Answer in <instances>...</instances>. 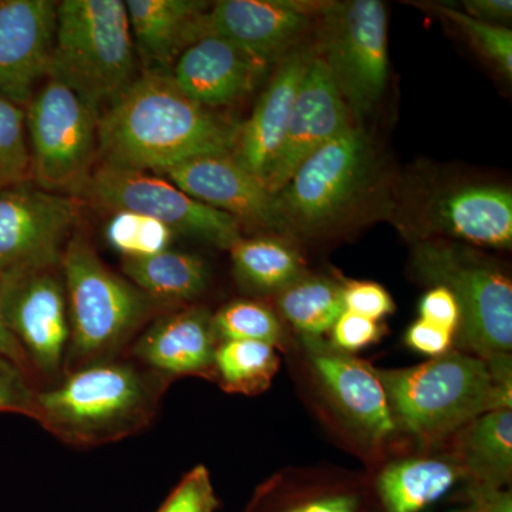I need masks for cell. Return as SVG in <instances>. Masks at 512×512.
<instances>
[{
    "label": "cell",
    "instance_id": "1",
    "mask_svg": "<svg viewBox=\"0 0 512 512\" xmlns=\"http://www.w3.org/2000/svg\"><path fill=\"white\" fill-rule=\"evenodd\" d=\"M239 127L191 100L170 73L147 70L101 111L99 156L160 174L192 158L231 154Z\"/></svg>",
    "mask_w": 512,
    "mask_h": 512
},
{
    "label": "cell",
    "instance_id": "2",
    "mask_svg": "<svg viewBox=\"0 0 512 512\" xmlns=\"http://www.w3.org/2000/svg\"><path fill=\"white\" fill-rule=\"evenodd\" d=\"M170 382L130 363H93L37 392L35 420L70 446L114 443L150 426Z\"/></svg>",
    "mask_w": 512,
    "mask_h": 512
},
{
    "label": "cell",
    "instance_id": "3",
    "mask_svg": "<svg viewBox=\"0 0 512 512\" xmlns=\"http://www.w3.org/2000/svg\"><path fill=\"white\" fill-rule=\"evenodd\" d=\"M60 269L69 306L67 373L114 360L154 315L164 311L165 306L111 271L84 238H70Z\"/></svg>",
    "mask_w": 512,
    "mask_h": 512
},
{
    "label": "cell",
    "instance_id": "4",
    "mask_svg": "<svg viewBox=\"0 0 512 512\" xmlns=\"http://www.w3.org/2000/svg\"><path fill=\"white\" fill-rule=\"evenodd\" d=\"M394 423L423 440L440 439L495 409H511V383H497L480 357L447 352L402 370H376Z\"/></svg>",
    "mask_w": 512,
    "mask_h": 512
},
{
    "label": "cell",
    "instance_id": "5",
    "mask_svg": "<svg viewBox=\"0 0 512 512\" xmlns=\"http://www.w3.org/2000/svg\"><path fill=\"white\" fill-rule=\"evenodd\" d=\"M136 72L126 2L57 3L49 77L66 84L101 113L134 82Z\"/></svg>",
    "mask_w": 512,
    "mask_h": 512
},
{
    "label": "cell",
    "instance_id": "6",
    "mask_svg": "<svg viewBox=\"0 0 512 512\" xmlns=\"http://www.w3.org/2000/svg\"><path fill=\"white\" fill-rule=\"evenodd\" d=\"M414 266L427 281L453 293L460 306L457 333L464 348L487 365L511 360L512 285L503 272L444 242L420 244Z\"/></svg>",
    "mask_w": 512,
    "mask_h": 512
},
{
    "label": "cell",
    "instance_id": "7",
    "mask_svg": "<svg viewBox=\"0 0 512 512\" xmlns=\"http://www.w3.org/2000/svg\"><path fill=\"white\" fill-rule=\"evenodd\" d=\"M32 181L73 191L99 154L100 113L60 80L49 77L25 106Z\"/></svg>",
    "mask_w": 512,
    "mask_h": 512
},
{
    "label": "cell",
    "instance_id": "8",
    "mask_svg": "<svg viewBox=\"0 0 512 512\" xmlns=\"http://www.w3.org/2000/svg\"><path fill=\"white\" fill-rule=\"evenodd\" d=\"M104 210L131 211L163 222L175 234L231 248L241 238L238 221L185 194L161 175L101 163L72 191Z\"/></svg>",
    "mask_w": 512,
    "mask_h": 512
},
{
    "label": "cell",
    "instance_id": "9",
    "mask_svg": "<svg viewBox=\"0 0 512 512\" xmlns=\"http://www.w3.org/2000/svg\"><path fill=\"white\" fill-rule=\"evenodd\" d=\"M372 167L369 141L349 126L306 158L278 194L281 228L313 231L335 221L365 188Z\"/></svg>",
    "mask_w": 512,
    "mask_h": 512
},
{
    "label": "cell",
    "instance_id": "10",
    "mask_svg": "<svg viewBox=\"0 0 512 512\" xmlns=\"http://www.w3.org/2000/svg\"><path fill=\"white\" fill-rule=\"evenodd\" d=\"M325 59L349 111L369 113L387 80V15L379 0H350L326 10Z\"/></svg>",
    "mask_w": 512,
    "mask_h": 512
},
{
    "label": "cell",
    "instance_id": "11",
    "mask_svg": "<svg viewBox=\"0 0 512 512\" xmlns=\"http://www.w3.org/2000/svg\"><path fill=\"white\" fill-rule=\"evenodd\" d=\"M79 202L28 181L0 190V276L60 266Z\"/></svg>",
    "mask_w": 512,
    "mask_h": 512
},
{
    "label": "cell",
    "instance_id": "12",
    "mask_svg": "<svg viewBox=\"0 0 512 512\" xmlns=\"http://www.w3.org/2000/svg\"><path fill=\"white\" fill-rule=\"evenodd\" d=\"M0 306L33 372L59 375L70 340L69 306L60 266L0 276Z\"/></svg>",
    "mask_w": 512,
    "mask_h": 512
},
{
    "label": "cell",
    "instance_id": "13",
    "mask_svg": "<svg viewBox=\"0 0 512 512\" xmlns=\"http://www.w3.org/2000/svg\"><path fill=\"white\" fill-rule=\"evenodd\" d=\"M349 126L348 106L328 66L320 57L311 56L296 93L284 141L265 177L268 190L278 194L306 158Z\"/></svg>",
    "mask_w": 512,
    "mask_h": 512
},
{
    "label": "cell",
    "instance_id": "14",
    "mask_svg": "<svg viewBox=\"0 0 512 512\" xmlns=\"http://www.w3.org/2000/svg\"><path fill=\"white\" fill-rule=\"evenodd\" d=\"M57 2L0 0V96L25 107L49 76Z\"/></svg>",
    "mask_w": 512,
    "mask_h": 512
},
{
    "label": "cell",
    "instance_id": "15",
    "mask_svg": "<svg viewBox=\"0 0 512 512\" xmlns=\"http://www.w3.org/2000/svg\"><path fill=\"white\" fill-rule=\"evenodd\" d=\"M157 175H164L194 200L225 212L238 222L281 228L275 195L232 154L192 158Z\"/></svg>",
    "mask_w": 512,
    "mask_h": 512
},
{
    "label": "cell",
    "instance_id": "16",
    "mask_svg": "<svg viewBox=\"0 0 512 512\" xmlns=\"http://www.w3.org/2000/svg\"><path fill=\"white\" fill-rule=\"evenodd\" d=\"M265 63L222 37L205 36L181 53L170 76L191 100L212 110L248 96Z\"/></svg>",
    "mask_w": 512,
    "mask_h": 512
},
{
    "label": "cell",
    "instance_id": "17",
    "mask_svg": "<svg viewBox=\"0 0 512 512\" xmlns=\"http://www.w3.org/2000/svg\"><path fill=\"white\" fill-rule=\"evenodd\" d=\"M217 335L205 309L161 313L133 345V355L147 369L173 380L181 376L214 379Z\"/></svg>",
    "mask_w": 512,
    "mask_h": 512
},
{
    "label": "cell",
    "instance_id": "18",
    "mask_svg": "<svg viewBox=\"0 0 512 512\" xmlns=\"http://www.w3.org/2000/svg\"><path fill=\"white\" fill-rule=\"evenodd\" d=\"M309 19L291 3L271 0H220L201 20L200 39L217 36L269 60L305 32Z\"/></svg>",
    "mask_w": 512,
    "mask_h": 512
},
{
    "label": "cell",
    "instance_id": "19",
    "mask_svg": "<svg viewBox=\"0 0 512 512\" xmlns=\"http://www.w3.org/2000/svg\"><path fill=\"white\" fill-rule=\"evenodd\" d=\"M303 340L316 375L340 410L373 440L389 437L396 423L376 370L320 338Z\"/></svg>",
    "mask_w": 512,
    "mask_h": 512
},
{
    "label": "cell",
    "instance_id": "20",
    "mask_svg": "<svg viewBox=\"0 0 512 512\" xmlns=\"http://www.w3.org/2000/svg\"><path fill=\"white\" fill-rule=\"evenodd\" d=\"M309 59L311 56L305 53L286 57L259 97L251 117L239 127L232 157L264 183L284 141L296 93Z\"/></svg>",
    "mask_w": 512,
    "mask_h": 512
},
{
    "label": "cell",
    "instance_id": "21",
    "mask_svg": "<svg viewBox=\"0 0 512 512\" xmlns=\"http://www.w3.org/2000/svg\"><path fill=\"white\" fill-rule=\"evenodd\" d=\"M210 3L198 0H127L131 35L138 52L156 72L173 69L181 53L200 40Z\"/></svg>",
    "mask_w": 512,
    "mask_h": 512
},
{
    "label": "cell",
    "instance_id": "22",
    "mask_svg": "<svg viewBox=\"0 0 512 512\" xmlns=\"http://www.w3.org/2000/svg\"><path fill=\"white\" fill-rule=\"evenodd\" d=\"M434 220L451 237L483 247L510 248L512 195L500 187H464L441 198Z\"/></svg>",
    "mask_w": 512,
    "mask_h": 512
},
{
    "label": "cell",
    "instance_id": "23",
    "mask_svg": "<svg viewBox=\"0 0 512 512\" xmlns=\"http://www.w3.org/2000/svg\"><path fill=\"white\" fill-rule=\"evenodd\" d=\"M463 467L436 458H410L384 468L377 491L386 512H420L463 476Z\"/></svg>",
    "mask_w": 512,
    "mask_h": 512
},
{
    "label": "cell",
    "instance_id": "24",
    "mask_svg": "<svg viewBox=\"0 0 512 512\" xmlns=\"http://www.w3.org/2000/svg\"><path fill=\"white\" fill-rule=\"evenodd\" d=\"M121 268L131 284L163 306L192 301L208 282L207 266L198 256L173 249L147 258L123 259Z\"/></svg>",
    "mask_w": 512,
    "mask_h": 512
},
{
    "label": "cell",
    "instance_id": "25",
    "mask_svg": "<svg viewBox=\"0 0 512 512\" xmlns=\"http://www.w3.org/2000/svg\"><path fill=\"white\" fill-rule=\"evenodd\" d=\"M464 473L476 478L478 488L500 490L512 470L511 409H495L467 424L461 441Z\"/></svg>",
    "mask_w": 512,
    "mask_h": 512
},
{
    "label": "cell",
    "instance_id": "26",
    "mask_svg": "<svg viewBox=\"0 0 512 512\" xmlns=\"http://www.w3.org/2000/svg\"><path fill=\"white\" fill-rule=\"evenodd\" d=\"M229 251L235 278L249 292L279 293L301 278V256L281 239L241 237Z\"/></svg>",
    "mask_w": 512,
    "mask_h": 512
},
{
    "label": "cell",
    "instance_id": "27",
    "mask_svg": "<svg viewBox=\"0 0 512 512\" xmlns=\"http://www.w3.org/2000/svg\"><path fill=\"white\" fill-rule=\"evenodd\" d=\"M278 308L303 338H320L345 312L342 286L326 278H299L279 292Z\"/></svg>",
    "mask_w": 512,
    "mask_h": 512
},
{
    "label": "cell",
    "instance_id": "28",
    "mask_svg": "<svg viewBox=\"0 0 512 512\" xmlns=\"http://www.w3.org/2000/svg\"><path fill=\"white\" fill-rule=\"evenodd\" d=\"M275 348L252 340L220 342L215 352V376L229 393L258 394L278 372Z\"/></svg>",
    "mask_w": 512,
    "mask_h": 512
},
{
    "label": "cell",
    "instance_id": "29",
    "mask_svg": "<svg viewBox=\"0 0 512 512\" xmlns=\"http://www.w3.org/2000/svg\"><path fill=\"white\" fill-rule=\"evenodd\" d=\"M175 232L163 222L131 211H114L104 238L123 259L147 258L170 249Z\"/></svg>",
    "mask_w": 512,
    "mask_h": 512
},
{
    "label": "cell",
    "instance_id": "30",
    "mask_svg": "<svg viewBox=\"0 0 512 512\" xmlns=\"http://www.w3.org/2000/svg\"><path fill=\"white\" fill-rule=\"evenodd\" d=\"M212 325L218 342L252 340L275 348L282 339V326L275 313L258 302H229L212 315Z\"/></svg>",
    "mask_w": 512,
    "mask_h": 512
},
{
    "label": "cell",
    "instance_id": "31",
    "mask_svg": "<svg viewBox=\"0 0 512 512\" xmlns=\"http://www.w3.org/2000/svg\"><path fill=\"white\" fill-rule=\"evenodd\" d=\"M32 181L25 107L0 96V190Z\"/></svg>",
    "mask_w": 512,
    "mask_h": 512
},
{
    "label": "cell",
    "instance_id": "32",
    "mask_svg": "<svg viewBox=\"0 0 512 512\" xmlns=\"http://www.w3.org/2000/svg\"><path fill=\"white\" fill-rule=\"evenodd\" d=\"M437 12H440L444 18L453 22L458 28L463 29L470 40H473L477 49L487 59L497 64L505 76L511 77L512 32L510 29L481 22V20L471 18L467 13L448 8V6H437Z\"/></svg>",
    "mask_w": 512,
    "mask_h": 512
},
{
    "label": "cell",
    "instance_id": "33",
    "mask_svg": "<svg viewBox=\"0 0 512 512\" xmlns=\"http://www.w3.org/2000/svg\"><path fill=\"white\" fill-rule=\"evenodd\" d=\"M220 507L204 466L192 468L165 498L157 512H215Z\"/></svg>",
    "mask_w": 512,
    "mask_h": 512
},
{
    "label": "cell",
    "instance_id": "34",
    "mask_svg": "<svg viewBox=\"0 0 512 512\" xmlns=\"http://www.w3.org/2000/svg\"><path fill=\"white\" fill-rule=\"evenodd\" d=\"M36 400L32 376L0 355V412L23 414L35 420Z\"/></svg>",
    "mask_w": 512,
    "mask_h": 512
},
{
    "label": "cell",
    "instance_id": "35",
    "mask_svg": "<svg viewBox=\"0 0 512 512\" xmlns=\"http://www.w3.org/2000/svg\"><path fill=\"white\" fill-rule=\"evenodd\" d=\"M345 311L365 316L379 322L394 311V302L389 292L375 282H349L342 286Z\"/></svg>",
    "mask_w": 512,
    "mask_h": 512
},
{
    "label": "cell",
    "instance_id": "36",
    "mask_svg": "<svg viewBox=\"0 0 512 512\" xmlns=\"http://www.w3.org/2000/svg\"><path fill=\"white\" fill-rule=\"evenodd\" d=\"M382 329L375 320L345 311L332 328L333 348L342 352H356L377 342Z\"/></svg>",
    "mask_w": 512,
    "mask_h": 512
},
{
    "label": "cell",
    "instance_id": "37",
    "mask_svg": "<svg viewBox=\"0 0 512 512\" xmlns=\"http://www.w3.org/2000/svg\"><path fill=\"white\" fill-rule=\"evenodd\" d=\"M420 315V319L453 333L460 326V306L453 293L444 286H436L424 295L420 302Z\"/></svg>",
    "mask_w": 512,
    "mask_h": 512
},
{
    "label": "cell",
    "instance_id": "38",
    "mask_svg": "<svg viewBox=\"0 0 512 512\" xmlns=\"http://www.w3.org/2000/svg\"><path fill=\"white\" fill-rule=\"evenodd\" d=\"M454 333L419 319L407 330L406 343L417 352L433 357L444 355L451 348Z\"/></svg>",
    "mask_w": 512,
    "mask_h": 512
},
{
    "label": "cell",
    "instance_id": "39",
    "mask_svg": "<svg viewBox=\"0 0 512 512\" xmlns=\"http://www.w3.org/2000/svg\"><path fill=\"white\" fill-rule=\"evenodd\" d=\"M463 5L468 16L481 22L490 23V25L511 22V0H467Z\"/></svg>",
    "mask_w": 512,
    "mask_h": 512
},
{
    "label": "cell",
    "instance_id": "40",
    "mask_svg": "<svg viewBox=\"0 0 512 512\" xmlns=\"http://www.w3.org/2000/svg\"><path fill=\"white\" fill-rule=\"evenodd\" d=\"M357 508L359 501L355 495L335 494L312 498L281 512H357Z\"/></svg>",
    "mask_w": 512,
    "mask_h": 512
},
{
    "label": "cell",
    "instance_id": "41",
    "mask_svg": "<svg viewBox=\"0 0 512 512\" xmlns=\"http://www.w3.org/2000/svg\"><path fill=\"white\" fill-rule=\"evenodd\" d=\"M0 355L12 360L20 369L25 370L29 376L33 375L32 366H30L25 350L22 349L18 340H16L15 336L10 332L8 325H6L2 306H0Z\"/></svg>",
    "mask_w": 512,
    "mask_h": 512
},
{
    "label": "cell",
    "instance_id": "42",
    "mask_svg": "<svg viewBox=\"0 0 512 512\" xmlns=\"http://www.w3.org/2000/svg\"><path fill=\"white\" fill-rule=\"evenodd\" d=\"M470 512H512L511 494L501 490L478 488L476 504Z\"/></svg>",
    "mask_w": 512,
    "mask_h": 512
}]
</instances>
